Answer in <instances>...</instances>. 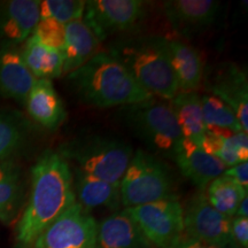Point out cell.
I'll list each match as a JSON object with an SVG mask.
<instances>
[{"label":"cell","instance_id":"1","mask_svg":"<svg viewBox=\"0 0 248 248\" xmlns=\"http://www.w3.org/2000/svg\"><path fill=\"white\" fill-rule=\"evenodd\" d=\"M76 203L70 164L58 152L46 150L31 169V188L17 224L16 238L29 245Z\"/></svg>","mask_w":248,"mask_h":248},{"label":"cell","instance_id":"2","mask_svg":"<svg viewBox=\"0 0 248 248\" xmlns=\"http://www.w3.org/2000/svg\"><path fill=\"white\" fill-rule=\"evenodd\" d=\"M66 78L83 104L97 108L124 107L153 98L108 51H100Z\"/></svg>","mask_w":248,"mask_h":248},{"label":"cell","instance_id":"3","mask_svg":"<svg viewBox=\"0 0 248 248\" xmlns=\"http://www.w3.org/2000/svg\"><path fill=\"white\" fill-rule=\"evenodd\" d=\"M108 52L153 97L170 101L178 93L167 38L159 36H122L111 43Z\"/></svg>","mask_w":248,"mask_h":248},{"label":"cell","instance_id":"4","mask_svg":"<svg viewBox=\"0 0 248 248\" xmlns=\"http://www.w3.org/2000/svg\"><path fill=\"white\" fill-rule=\"evenodd\" d=\"M58 153L89 175L120 184L133 154L129 142L104 133H88L67 140Z\"/></svg>","mask_w":248,"mask_h":248},{"label":"cell","instance_id":"5","mask_svg":"<svg viewBox=\"0 0 248 248\" xmlns=\"http://www.w3.org/2000/svg\"><path fill=\"white\" fill-rule=\"evenodd\" d=\"M120 116L150 153L173 160L183 136L168 100L153 97L124 106Z\"/></svg>","mask_w":248,"mask_h":248},{"label":"cell","instance_id":"6","mask_svg":"<svg viewBox=\"0 0 248 248\" xmlns=\"http://www.w3.org/2000/svg\"><path fill=\"white\" fill-rule=\"evenodd\" d=\"M121 204L126 208L161 200H178L175 178L168 164L146 150L138 148L120 183Z\"/></svg>","mask_w":248,"mask_h":248},{"label":"cell","instance_id":"7","mask_svg":"<svg viewBox=\"0 0 248 248\" xmlns=\"http://www.w3.org/2000/svg\"><path fill=\"white\" fill-rule=\"evenodd\" d=\"M146 15V2L141 0H89L83 21L104 42L111 36L136 31Z\"/></svg>","mask_w":248,"mask_h":248},{"label":"cell","instance_id":"8","mask_svg":"<svg viewBox=\"0 0 248 248\" xmlns=\"http://www.w3.org/2000/svg\"><path fill=\"white\" fill-rule=\"evenodd\" d=\"M153 247L173 248L184 233V208L178 200H161L126 208Z\"/></svg>","mask_w":248,"mask_h":248},{"label":"cell","instance_id":"9","mask_svg":"<svg viewBox=\"0 0 248 248\" xmlns=\"http://www.w3.org/2000/svg\"><path fill=\"white\" fill-rule=\"evenodd\" d=\"M98 222L74 203L33 241L35 248H97Z\"/></svg>","mask_w":248,"mask_h":248},{"label":"cell","instance_id":"10","mask_svg":"<svg viewBox=\"0 0 248 248\" xmlns=\"http://www.w3.org/2000/svg\"><path fill=\"white\" fill-rule=\"evenodd\" d=\"M231 217L218 213L207 200L206 193L197 192L184 209V233L206 243L229 247Z\"/></svg>","mask_w":248,"mask_h":248},{"label":"cell","instance_id":"11","mask_svg":"<svg viewBox=\"0 0 248 248\" xmlns=\"http://www.w3.org/2000/svg\"><path fill=\"white\" fill-rule=\"evenodd\" d=\"M204 90L221 99L239 120L241 128L248 131V79L243 68L232 62L218 64L210 71Z\"/></svg>","mask_w":248,"mask_h":248},{"label":"cell","instance_id":"12","mask_svg":"<svg viewBox=\"0 0 248 248\" xmlns=\"http://www.w3.org/2000/svg\"><path fill=\"white\" fill-rule=\"evenodd\" d=\"M221 2L215 0H168L163 12L171 29L183 38H193L216 21Z\"/></svg>","mask_w":248,"mask_h":248},{"label":"cell","instance_id":"13","mask_svg":"<svg viewBox=\"0 0 248 248\" xmlns=\"http://www.w3.org/2000/svg\"><path fill=\"white\" fill-rule=\"evenodd\" d=\"M39 22V0L0 1V40L11 45L22 44Z\"/></svg>","mask_w":248,"mask_h":248},{"label":"cell","instance_id":"14","mask_svg":"<svg viewBox=\"0 0 248 248\" xmlns=\"http://www.w3.org/2000/svg\"><path fill=\"white\" fill-rule=\"evenodd\" d=\"M37 78L24 63L21 49L16 45L1 43L0 46V95L26 104L30 90Z\"/></svg>","mask_w":248,"mask_h":248},{"label":"cell","instance_id":"15","mask_svg":"<svg viewBox=\"0 0 248 248\" xmlns=\"http://www.w3.org/2000/svg\"><path fill=\"white\" fill-rule=\"evenodd\" d=\"M172 161L177 164L182 175L190 179L202 192L210 182L221 176L226 169L224 163L206 153L200 145L184 138Z\"/></svg>","mask_w":248,"mask_h":248},{"label":"cell","instance_id":"16","mask_svg":"<svg viewBox=\"0 0 248 248\" xmlns=\"http://www.w3.org/2000/svg\"><path fill=\"white\" fill-rule=\"evenodd\" d=\"M70 169L76 202L80 207L91 213L100 208L117 210L122 206L120 184L102 181L74 167Z\"/></svg>","mask_w":248,"mask_h":248},{"label":"cell","instance_id":"17","mask_svg":"<svg viewBox=\"0 0 248 248\" xmlns=\"http://www.w3.org/2000/svg\"><path fill=\"white\" fill-rule=\"evenodd\" d=\"M97 248H153L125 209L98 223Z\"/></svg>","mask_w":248,"mask_h":248},{"label":"cell","instance_id":"18","mask_svg":"<svg viewBox=\"0 0 248 248\" xmlns=\"http://www.w3.org/2000/svg\"><path fill=\"white\" fill-rule=\"evenodd\" d=\"M24 105L31 119L48 130L58 129L67 117L63 102L48 79H37Z\"/></svg>","mask_w":248,"mask_h":248},{"label":"cell","instance_id":"19","mask_svg":"<svg viewBox=\"0 0 248 248\" xmlns=\"http://www.w3.org/2000/svg\"><path fill=\"white\" fill-rule=\"evenodd\" d=\"M168 48L178 92H197L203 83V62L198 49L179 39H168Z\"/></svg>","mask_w":248,"mask_h":248},{"label":"cell","instance_id":"20","mask_svg":"<svg viewBox=\"0 0 248 248\" xmlns=\"http://www.w3.org/2000/svg\"><path fill=\"white\" fill-rule=\"evenodd\" d=\"M101 42L83 20L66 24L63 55V76L69 75L100 52Z\"/></svg>","mask_w":248,"mask_h":248},{"label":"cell","instance_id":"21","mask_svg":"<svg viewBox=\"0 0 248 248\" xmlns=\"http://www.w3.org/2000/svg\"><path fill=\"white\" fill-rule=\"evenodd\" d=\"M200 147L230 168L248 161V136L246 132L206 129Z\"/></svg>","mask_w":248,"mask_h":248},{"label":"cell","instance_id":"22","mask_svg":"<svg viewBox=\"0 0 248 248\" xmlns=\"http://www.w3.org/2000/svg\"><path fill=\"white\" fill-rule=\"evenodd\" d=\"M169 102L183 138L200 145L206 132L201 95L198 92H178Z\"/></svg>","mask_w":248,"mask_h":248},{"label":"cell","instance_id":"23","mask_svg":"<svg viewBox=\"0 0 248 248\" xmlns=\"http://www.w3.org/2000/svg\"><path fill=\"white\" fill-rule=\"evenodd\" d=\"M23 192L22 168L14 160L0 161V222L11 223L17 216Z\"/></svg>","mask_w":248,"mask_h":248},{"label":"cell","instance_id":"24","mask_svg":"<svg viewBox=\"0 0 248 248\" xmlns=\"http://www.w3.org/2000/svg\"><path fill=\"white\" fill-rule=\"evenodd\" d=\"M24 63L37 79L63 77V55L61 51L47 47L31 35L21 49Z\"/></svg>","mask_w":248,"mask_h":248},{"label":"cell","instance_id":"25","mask_svg":"<svg viewBox=\"0 0 248 248\" xmlns=\"http://www.w3.org/2000/svg\"><path fill=\"white\" fill-rule=\"evenodd\" d=\"M206 197L213 208L233 218L240 202L247 197V191L222 173L207 186Z\"/></svg>","mask_w":248,"mask_h":248},{"label":"cell","instance_id":"26","mask_svg":"<svg viewBox=\"0 0 248 248\" xmlns=\"http://www.w3.org/2000/svg\"><path fill=\"white\" fill-rule=\"evenodd\" d=\"M28 141L27 122L17 114L0 109V161L14 160Z\"/></svg>","mask_w":248,"mask_h":248},{"label":"cell","instance_id":"27","mask_svg":"<svg viewBox=\"0 0 248 248\" xmlns=\"http://www.w3.org/2000/svg\"><path fill=\"white\" fill-rule=\"evenodd\" d=\"M203 122L206 129L229 130L232 132H245L233 110L221 99L209 93L201 95Z\"/></svg>","mask_w":248,"mask_h":248},{"label":"cell","instance_id":"28","mask_svg":"<svg viewBox=\"0 0 248 248\" xmlns=\"http://www.w3.org/2000/svg\"><path fill=\"white\" fill-rule=\"evenodd\" d=\"M84 0H43L39 1V20L54 18L62 24L83 20Z\"/></svg>","mask_w":248,"mask_h":248},{"label":"cell","instance_id":"29","mask_svg":"<svg viewBox=\"0 0 248 248\" xmlns=\"http://www.w3.org/2000/svg\"><path fill=\"white\" fill-rule=\"evenodd\" d=\"M32 36L47 47L62 52L66 44V26L54 18L39 20Z\"/></svg>","mask_w":248,"mask_h":248},{"label":"cell","instance_id":"30","mask_svg":"<svg viewBox=\"0 0 248 248\" xmlns=\"http://www.w3.org/2000/svg\"><path fill=\"white\" fill-rule=\"evenodd\" d=\"M229 247L248 248V218L246 217L232 218Z\"/></svg>","mask_w":248,"mask_h":248},{"label":"cell","instance_id":"31","mask_svg":"<svg viewBox=\"0 0 248 248\" xmlns=\"http://www.w3.org/2000/svg\"><path fill=\"white\" fill-rule=\"evenodd\" d=\"M223 175L232 179L238 185H240L245 191L248 192V161L226 168Z\"/></svg>","mask_w":248,"mask_h":248},{"label":"cell","instance_id":"32","mask_svg":"<svg viewBox=\"0 0 248 248\" xmlns=\"http://www.w3.org/2000/svg\"><path fill=\"white\" fill-rule=\"evenodd\" d=\"M173 248H229L225 246H218V245H214L206 243V241L195 239V238L187 237V235L183 234L179 241L176 244Z\"/></svg>","mask_w":248,"mask_h":248},{"label":"cell","instance_id":"33","mask_svg":"<svg viewBox=\"0 0 248 248\" xmlns=\"http://www.w3.org/2000/svg\"><path fill=\"white\" fill-rule=\"evenodd\" d=\"M234 217H246L248 218V197H245L241 201Z\"/></svg>","mask_w":248,"mask_h":248}]
</instances>
